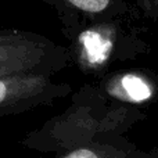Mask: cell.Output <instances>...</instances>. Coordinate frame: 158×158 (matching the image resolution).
I'll return each instance as SVG.
<instances>
[{
    "instance_id": "6da1fadb",
    "label": "cell",
    "mask_w": 158,
    "mask_h": 158,
    "mask_svg": "<svg viewBox=\"0 0 158 158\" xmlns=\"http://www.w3.org/2000/svg\"><path fill=\"white\" fill-rule=\"evenodd\" d=\"M140 118L142 114L136 108L108 100L97 85L87 83L74 93L67 110L28 133L21 144L39 151L67 153L111 142Z\"/></svg>"
},
{
    "instance_id": "7a4b0ae2",
    "label": "cell",
    "mask_w": 158,
    "mask_h": 158,
    "mask_svg": "<svg viewBox=\"0 0 158 158\" xmlns=\"http://www.w3.org/2000/svg\"><path fill=\"white\" fill-rule=\"evenodd\" d=\"M139 14L107 18L82 28L67 44L71 65L98 81L114 64L147 56L151 44L143 38Z\"/></svg>"
},
{
    "instance_id": "3957f363",
    "label": "cell",
    "mask_w": 158,
    "mask_h": 158,
    "mask_svg": "<svg viewBox=\"0 0 158 158\" xmlns=\"http://www.w3.org/2000/svg\"><path fill=\"white\" fill-rule=\"evenodd\" d=\"M71 67L67 46L32 31L0 29V77H52Z\"/></svg>"
},
{
    "instance_id": "277c9868",
    "label": "cell",
    "mask_w": 158,
    "mask_h": 158,
    "mask_svg": "<svg viewBox=\"0 0 158 158\" xmlns=\"http://www.w3.org/2000/svg\"><path fill=\"white\" fill-rule=\"evenodd\" d=\"M71 92L69 83L57 82L52 77H0V118L52 106Z\"/></svg>"
},
{
    "instance_id": "5b68a950",
    "label": "cell",
    "mask_w": 158,
    "mask_h": 158,
    "mask_svg": "<svg viewBox=\"0 0 158 158\" xmlns=\"http://www.w3.org/2000/svg\"><path fill=\"white\" fill-rule=\"evenodd\" d=\"M57 13L61 33L69 42L93 22L139 13L126 0H42Z\"/></svg>"
},
{
    "instance_id": "8992f818",
    "label": "cell",
    "mask_w": 158,
    "mask_h": 158,
    "mask_svg": "<svg viewBox=\"0 0 158 158\" xmlns=\"http://www.w3.org/2000/svg\"><path fill=\"white\" fill-rule=\"evenodd\" d=\"M97 87L108 100L121 104H144L158 100V74L132 68L112 71L98 79Z\"/></svg>"
},
{
    "instance_id": "52a82bcc",
    "label": "cell",
    "mask_w": 158,
    "mask_h": 158,
    "mask_svg": "<svg viewBox=\"0 0 158 158\" xmlns=\"http://www.w3.org/2000/svg\"><path fill=\"white\" fill-rule=\"evenodd\" d=\"M108 143H94L90 146L74 148L67 151L61 158H126L125 153L121 148L110 146Z\"/></svg>"
},
{
    "instance_id": "ba28073f",
    "label": "cell",
    "mask_w": 158,
    "mask_h": 158,
    "mask_svg": "<svg viewBox=\"0 0 158 158\" xmlns=\"http://www.w3.org/2000/svg\"><path fill=\"white\" fill-rule=\"evenodd\" d=\"M139 13L158 27V0H133Z\"/></svg>"
}]
</instances>
